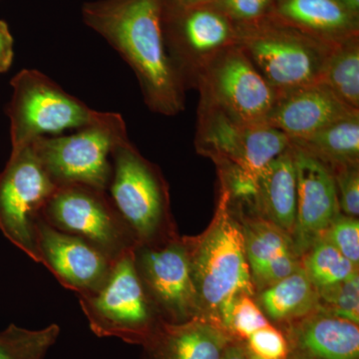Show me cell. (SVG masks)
Masks as SVG:
<instances>
[{"label": "cell", "mask_w": 359, "mask_h": 359, "mask_svg": "<svg viewBox=\"0 0 359 359\" xmlns=\"http://www.w3.org/2000/svg\"><path fill=\"white\" fill-rule=\"evenodd\" d=\"M165 0H98L82 18L115 49L138 79L144 101L157 114L185 109L186 88L170 60L163 33Z\"/></svg>", "instance_id": "cell-1"}, {"label": "cell", "mask_w": 359, "mask_h": 359, "mask_svg": "<svg viewBox=\"0 0 359 359\" xmlns=\"http://www.w3.org/2000/svg\"><path fill=\"white\" fill-rule=\"evenodd\" d=\"M186 243L199 318L216 323L226 332L231 308L238 297H252L256 290L245 256L243 226L231 209L230 194L222 187L209 229L197 240Z\"/></svg>", "instance_id": "cell-2"}, {"label": "cell", "mask_w": 359, "mask_h": 359, "mask_svg": "<svg viewBox=\"0 0 359 359\" xmlns=\"http://www.w3.org/2000/svg\"><path fill=\"white\" fill-rule=\"evenodd\" d=\"M290 146L282 132L266 124L242 121L200 101L195 147L218 167L222 188L231 200L252 202L266 167Z\"/></svg>", "instance_id": "cell-3"}, {"label": "cell", "mask_w": 359, "mask_h": 359, "mask_svg": "<svg viewBox=\"0 0 359 359\" xmlns=\"http://www.w3.org/2000/svg\"><path fill=\"white\" fill-rule=\"evenodd\" d=\"M237 44L276 96L320 83L334 45L314 39L273 18L237 25Z\"/></svg>", "instance_id": "cell-4"}, {"label": "cell", "mask_w": 359, "mask_h": 359, "mask_svg": "<svg viewBox=\"0 0 359 359\" xmlns=\"http://www.w3.org/2000/svg\"><path fill=\"white\" fill-rule=\"evenodd\" d=\"M109 196L138 245L161 247L175 240L169 216V194L160 170L128 140L112 153Z\"/></svg>", "instance_id": "cell-5"}, {"label": "cell", "mask_w": 359, "mask_h": 359, "mask_svg": "<svg viewBox=\"0 0 359 359\" xmlns=\"http://www.w3.org/2000/svg\"><path fill=\"white\" fill-rule=\"evenodd\" d=\"M128 139L121 115L100 112L76 133L39 137L30 145L56 186L81 184L108 192L113 151Z\"/></svg>", "instance_id": "cell-6"}, {"label": "cell", "mask_w": 359, "mask_h": 359, "mask_svg": "<svg viewBox=\"0 0 359 359\" xmlns=\"http://www.w3.org/2000/svg\"><path fill=\"white\" fill-rule=\"evenodd\" d=\"M133 252L116 261L102 289L78 299L90 330L97 337L144 346L164 320L142 285Z\"/></svg>", "instance_id": "cell-7"}, {"label": "cell", "mask_w": 359, "mask_h": 359, "mask_svg": "<svg viewBox=\"0 0 359 359\" xmlns=\"http://www.w3.org/2000/svg\"><path fill=\"white\" fill-rule=\"evenodd\" d=\"M11 84L13 97L6 113L11 150L25 147L47 134L82 128L100 115L39 70H21Z\"/></svg>", "instance_id": "cell-8"}, {"label": "cell", "mask_w": 359, "mask_h": 359, "mask_svg": "<svg viewBox=\"0 0 359 359\" xmlns=\"http://www.w3.org/2000/svg\"><path fill=\"white\" fill-rule=\"evenodd\" d=\"M41 218L52 228L91 243L117 261L138 245L107 191L71 184L57 187Z\"/></svg>", "instance_id": "cell-9"}, {"label": "cell", "mask_w": 359, "mask_h": 359, "mask_svg": "<svg viewBox=\"0 0 359 359\" xmlns=\"http://www.w3.org/2000/svg\"><path fill=\"white\" fill-rule=\"evenodd\" d=\"M56 189L30 144L11 150L0 172V231L39 264L37 223Z\"/></svg>", "instance_id": "cell-10"}, {"label": "cell", "mask_w": 359, "mask_h": 359, "mask_svg": "<svg viewBox=\"0 0 359 359\" xmlns=\"http://www.w3.org/2000/svg\"><path fill=\"white\" fill-rule=\"evenodd\" d=\"M163 33L168 55L186 90L217 54L237 44V25L212 4L179 7L165 0Z\"/></svg>", "instance_id": "cell-11"}, {"label": "cell", "mask_w": 359, "mask_h": 359, "mask_svg": "<svg viewBox=\"0 0 359 359\" xmlns=\"http://www.w3.org/2000/svg\"><path fill=\"white\" fill-rule=\"evenodd\" d=\"M195 88L202 102L254 124H266L276 100L275 90L238 44L224 49L205 65Z\"/></svg>", "instance_id": "cell-12"}, {"label": "cell", "mask_w": 359, "mask_h": 359, "mask_svg": "<svg viewBox=\"0 0 359 359\" xmlns=\"http://www.w3.org/2000/svg\"><path fill=\"white\" fill-rule=\"evenodd\" d=\"M133 257L142 285L163 320L182 323L199 318L186 241L175 238L156 248L138 245Z\"/></svg>", "instance_id": "cell-13"}, {"label": "cell", "mask_w": 359, "mask_h": 359, "mask_svg": "<svg viewBox=\"0 0 359 359\" xmlns=\"http://www.w3.org/2000/svg\"><path fill=\"white\" fill-rule=\"evenodd\" d=\"M39 264L78 297L99 292L116 261L84 238L52 228L40 218L36 226Z\"/></svg>", "instance_id": "cell-14"}, {"label": "cell", "mask_w": 359, "mask_h": 359, "mask_svg": "<svg viewBox=\"0 0 359 359\" xmlns=\"http://www.w3.org/2000/svg\"><path fill=\"white\" fill-rule=\"evenodd\" d=\"M292 148L297 173V216L292 238L302 257L321 238L340 210L330 168L308 153Z\"/></svg>", "instance_id": "cell-15"}, {"label": "cell", "mask_w": 359, "mask_h": 359, "mask_svg": "<svg viewBox=\"0 0 359 359\" xmlns=\"http://www.w3.org/2000/svg\"><path fill=\"white\" fill-rule=\"evenodd\" d=\"M356 112L320 82L276 96L266 124L299 140Z\"/></svg>", "instance_id": "cell-16"}, {"label": "cell", "mask_w": 359, "mask_h": 359, "mask_svg": "<svg viewBox=\"0 0 359 359\" xmlns=\"http://www.w3.org/2000/svg\"><path fill=\"white\" fill-rule=\"evenodd\" d=\"M245 256L255 290H263L301 266L294 240L262 217L243 222Z\"/></svg>", "instance_id": "cell-17"}, {"label": "cell", "mask_w": 359, "mask_h": 359, "mask_svg": "<svg viewBox=\"0 0 359 359\" xmlns=\"http://www.w3.org/2000/svg\"><path fill=\"white\" fill-rule=\"evenodd\" d=\"M269 16L327 44L359 35V14L339 0H276Z\"/></svg>", "instance_id": "cell-18"}, {"label": "cell", "mask_w": 359, "mask_h": 359, "mask_svg": "<svg viewBox=\"0 0 359 359\" xmlns=\"http://www.w3.org/2000/svg\"><path fill=\"white\" fill-rule=\"evenodd\" d=\"M231 340L224 328L202 318L182 323L164 321L144 344V359H223Z\"/></svg>", "instance_id": "cell-19"}, {"label": "cell", "mask_w": 359, "mask_h": 359, "mask_svg": "<svg viewBox=\"0 0 359 359\" xmlns=\"http://www.w3.org/2000/svg\"><path fill=\"white\" fill-rule=\"evenodd\" d=\"M290 340L304 359H359L358 325L325 311L295 321Z\"/></svg>", "instance_id": "cell-20"}, {"label": "cell", "mask_w": 359, "mask_h": 359, "mask_svg": "<svg viewBox=\"0 0 359 359\" xmlns=\"http://www.w3.org/2000/svg\"><path fill=\"white\" fill-rule=\"evenodd\" d=\"M252 204L259 217L292 236L297 216V173L292 146L264 170Z\"/></svg>", "instance_id": "cell-21"}, {"label": "cell", "mask_w": 359, "mask_h": 359, "mask_svg": "<svg viewBox=\"0 0 359 359\" xmlns=\"http://www.w3.org/2000/svg\"><path fill=\"white\" fill-rule=\"evenodd\" d=\"M264 316L275 321L299 320L318 311V289L302 268L259 292L256 299Z\"/></svg>", "instance_id": "cell-22"}, {"label": "cell", "mask_w": 359, "mask_h": 359, "mask_svg": "<svg viewBox=\"0 0 359 359\" xmlns=\"http://www.w3.org/2000/svg\"><path fill=\"white\" fill-rule=\"evenodd\" d=\"M290 145L308 153L330 169L359 164V112L332 123Z\"/></svg>", "instance_id": "cell-23"}, {"label": "cell", "mask_w": 359, "mask_h": 359, "mask_svg": "<svg viewBox=\"0 0 359 359\" xmlns=\"http://www.w3.org/2000/svg\"><path fill=\"white\" fill-rule=\"evenodd\" d=\"M320 82L349 108L359 111V35L332 47Z\"/></svg>", "instance_id": "cell-24"}, {"label": "cell", "mask_w": 359, "mask_h": 359, "mask_svg": "<svg viewBox=\"0 0 359 359\" xmlns=\"http://www.w3.org/2000/svg\"><path fill=\"white\" fill-rule=\"evenodd\" d=\"M301 266L318 290L358 275V266L323 238L302 255Z\"/></svg>", "instance_id": "cell-25"}, {"label": "cell", "mask_w": 359, "mask_h": 359, "mask_svg": "<svg viewBox=\"0 0 359 359\" xmlns=\"http://www.w3.org/2000/svg\"><path fill=\"white\" fill-rule=\"evenodd\" d=\"M59 334L57 325L27 330L11 323L0 332V359H44Z\"/></svg>", "instance_id": "cell-26"}, {"label": "cell", "mask_w": 359, "mask_h": 359, "mask_svg": "<svg viewBox=\"0 0 359 359\" xmlns=\"http://www.w3.org/2000/svg\"><path fill=\"white\" fill-rule=\"evenodd\" d=\"M318 311L359 323V276L318 290Z\"/></svg>", "instance_id": "cell-27"}, {"label": "cell", "mask_w": 359, "mask_h": 359, "mask_svg": "<svg viewBox=\"0 0 359 359\" xmlns=\"http://www.w3.org/2000/svg\"><path fill=\"white\" fill-rule=\"evenodd\" d=\"M271 325L256 301L250 295H241L233 304L229 320L228 334L231 337L247 340L257 330Z\"/></svg>", "instance_id": "cell-28"}, {"label": "cell", "mask_w": 359, "mask_h": 359, "mask_svg": "<svg viewBox=\"0 0 359 359\" xmlns=\"http://www.w3.org/2000/svg\"><path fill=\"white\" fill-rule=\"evenodd\" d=\"M321 238L334 245L354 266H359L358 218L339 212Z\"/></svg>", "instance_id": "cell-29"}, {"label": "cell", "mask_w": 359, "mask_h": 359, "mask_svg": "<svg viewBox=\"0 0 359 359\" xmlns=\"http://www.w3.org/2000/svg\"><path fill=\"white\" fill-rule=\"evenodd\" d=\"M245 341L250 359H289V341L271 325L257 330Z\"/></svg>", "instance_id": "cell-30"}, {"label": "cell", "mask_w": 359, "mask_h": 359, "mask_svg": "<svg viewBox=\"0 0 359 359\" xmlns=\"http://www.w3.org/2000/svg\"><path fill=\"white\" fill-rule=\"evenodd\" d=\"M339 210L344 215L358 218L359 215V164L332 168Z\"/></svg>", "instance_id": "cell-31"}, {"label": "cell", "mask_w": 359, "mask_h": 359, "mask_svg": "<svg viewBox=\"0 0 359 359\" xmlns=\"http://www.w3.org/2000/svg\"><path fill=\"white\" fill-rule=\"evenodd\" d=\"M276 0H217V7L236 25H250L268 18Z\"/></svg>", "instance_id": "cell-32"}, {"label": "cell", "mask_w": 359, "mask_h": 359, "mask_svg": "<svg viewBox=\"0 0 359 359\" xmlns=\"http://www.w3.org/2000/svg\"><path fill=\"white\" fill-rule=\"evenodd\" d=\"M13 37L6 21L0 20V73L6 72L13 65Z\"/></svg>", "instance_id": "cell-33"}, {"label": "cell", "mask_w": 359, "mask_h": 359, "mask_svg": "<svg viewBox=\"0 0 359 359\" xmlns=\"http://www.w3.org/2000/svg\"><path fill=\"white\" fill-rule=\"evenodd\" d=\"M223 359H250V358L245 351L244 344H236L233 340H231L224 349Z\"/></svg>", "instance_id": "cell-34"}, {"label": "cell", "mask_w": 359, "mask_h": 359, "mask_svg": "<svg viewBox=\"0 0 359 359\" xmlns=\"http://www.w3.org/2000/svg\"><path fill=\"white\" fill-rule=\"evenodd\" d=\"M166 1L179 7H194L212 4L217 0H166Z\"/></svg>", "instance_id": "cell-35"}, {"label": "cell", "mask_w": 359, "mask_h": 359, "mask_svg": "<svg viewBox=\"0 0 359 359\" xmlns=\"http://www.w3.org/2000/svg\"><path fill=\"white\" fill-rule=\"evenodd\" d=\"M339 1L341 2L344 6H346L349 11L359 14V0H339Z\"/></svg>", "instance_id": "cell-36"}]
</instances>
